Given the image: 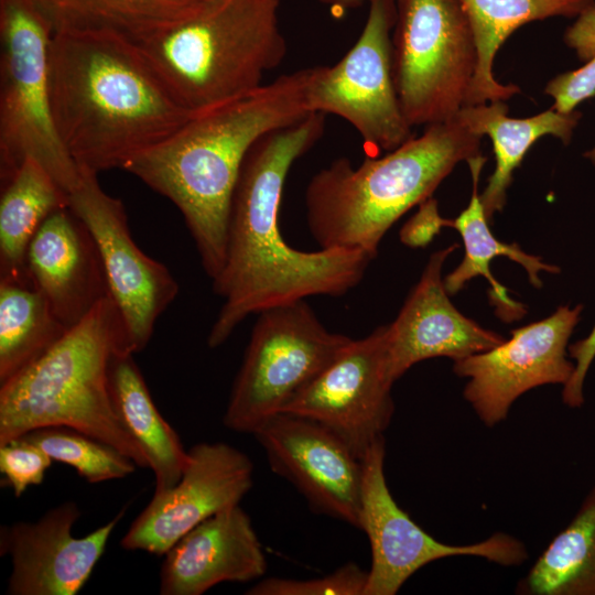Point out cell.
<instances>
[{
    "label": "cell",
    "instance_id": "15",
    "mask_svg": "<svg viewBox=\"0 0 595 595\" xmlns=\"http://www.w3.org/2000/svg\"><path fill=\"white\" fill-rule=\"evenodd\" d=\"M252 484L253 464L245 453L224 442L198 443L188 450L180 480L153 494L120 545L164 555L197 524L239 505Z\"/></svg>",
    "mask_w": 595,
    "mask_h": 595
},
{
    "label": "cell",
    "instance_id": "4",
    "mask_svg": "<svg viewBox=\"0 0 595 595\" xmlns=\"http://www.w3.org/2000/svg\"><path fill=\"white\" fill-rule=\"evenodd\" d=\"M480 140L455 119L426 126L382 156L357 167L338 158L309 181V230L323 249L360 250L372 259L391 226L432 196L462 161L480 153Z\"/></svg>",
    "mask_w": 595,
    "mask_h": 595
},
{
    "label": "cell",
    "instance_id": "25",
    "mask_svg": "<svg viewBox=\"0 0 595 595\" xmlns=\"http://www.w3.org/2000/svg\"><path fill=\"white\" fill-rule=\"evenodd\" d=\"M67 206L68 194L32 158L1 181L0 281L31 284L26 268L29 245L44 220Z\"/></svg>",
    "mask_w": 595,
    "mask_h": 595
},
{
    "label": "cell",
    "instance_id": "10",
    "mask_svg": "<svg viewBox=\"0 0 595 595\" xmlns=\"http://www.w3.org/2000/svg\"><path fill=\"white\" fill-rule=\"evenodd\" d=\"M396 21L394 0H371L355 44L336 64L313 67L306 94L310 112L344 119L377 152L392 151L413 137L393 79Z\"/></svg>",
    "mask_w": 595,
    "mask_h": 595
},
{
    "label": "cell",
    "instance_id": "7",
    "mask_svg": "<svg viewBox=\"0 0 595 595\" xmlns=\"http://www.w3.org/2000/svg\"><path fill=\"white\" fill-rule=\"evenodd\" d=\"M53 32L36 0H0V178L32 158L69 195L82 174L53 119L48 83Z\"/></svg>",
    "mask_w": 595,
    "mask_h": 595
},
{
    "label": "cell",
    "instance_id": "13",
    "mask_svg": "<svg viewBox=\"0 0 595 595\" xmlns=\"http://www.w3.org/2000/svg\"><path fill=\"white\" fill-rule=\"evenodd\" d=\"M583 309L561 305L547 318L512 329L498 346L454 361V374L467 379L463 397L484 425L505 421L524 392L570 380L569 340Z\"/></svg>",
    "mask_w": 595,
    "mask_h": 595
},
{
    "label": "cell",
    "instance_id": "18",
    "mask_svg": "<svg viewBox=\"0 0 595 595\" xmlns=\"http://www.w3.org/2000/svg\"><path fill=\"white\" fill-rule=\"evenodd\" d=\"M456 248L453 244L430 256L398 316L386 324V365L393 383L422 360L448 357L455 361L506 340L462 314L451 302L442 269Z\"/></svg>",
    "mask_w": 595,
    "mask_h": 595
},
{
    "label": "cell",
    "instance_id": "5",
    "mask_svg": "<svg viewBox=\"0 0 595 595\" xmlns=\"http://www.w3.org/2000/svg\"><path fill=\"white\" fill-rule=\"evenodd\" d=\"M117 353L131 351L122 316L107 296L42 356L0 383V444L35 429L68 426L149 468L113 408L109 367Z\"/></svg>",
    "mask_w": 595,
    "mask_h": 595
},
{
    "label": "cell",
    "instance_id": "3",
    "mask_svg": "<svg viewBox=\"0 0 595 595\" xmlns=\"http://www.w3.org/2000/svg\"><path fill=\"white\" fill-rule=\"evenodd\" d=\"M312 75L313 67L302 68L195 111L122 167L182 213L212 281L225 264L230 205L245 158L263 134L311 113Z\"/></svg>",
    "mask_w": 595,
    "mask_h": 595
},
{
    "label": "cell",
    "instance_id": "28",
    "mask_svg": "<svg viewBox=\"0 0 595 595\" xmlns=\"http://www.w3.org/2000/svg\"><path fill=\"white\" fill-rule=\"evenodd\" d=\"M67 331L31 284L0 281V383L36 360Z\"/></svg>",
    "mask_w": 595,
    "mask_h": 595
},
{
    "label": "cell",
    "instance_id": "33",
    "mask_svg": "<svg viewBox=\"0 0 595 595\" xmlns=\"http://www.w3.org/2000/svg\"><path fill=\"white\" fill-rule=\"evenodd\" d=\"M451 219L440 215L437 202L432 196L419 205L416 213L403 225L399 236L404 246L426 247L443 227H450Z\"/></svg>",
    "mask_w": 595,
    "mask_h": 595
},
{
    "label": "cell",
    "instance_id": "26",
    "mask_svg": "<svg viewBox=\"0 0 595 595\" xmlns=\"http://www.w3.org/2000/svg\"><path fill=\"white\" fill-rule=\"evenodd\" d=\"M53 30L109 32L137 44L199 14L205 0H36Z\"/></svg>",
    "mask_w": 595,
    "mask_h": 595
},
{
    "label": "cell",
    "instance_id": "30",
    "mask_svg": "<svg viewBox=\"0 0 595 595\" xmlns=\"http://www.w3.org/2000/svg\"><path fill=\"white\" fill-rule=\"evenodd\" d=\"M368 571L346 563L334 572L311 580L270 577L251 586L249 595H364Z\"/></svg>",
    "mask_w": 595,
    "mask_h": 595
},
{
    "label": "cell",
    "instance_id": "27",
    "mask_svg": "<svg viewBox=\"0 0 595 595\" xmlns=\"http://www.w3.org/2000/svg\"><path fill=\"white\" fill-rule=\"evenodd\" d=\"M516 593L595 595V486L518 583Z\"/></svg>",
    "mask_w": 595,
    "mask_h": 595
},
{
    "label": "cell",
    "instance_id": "12",
    "mask_svg": "<svg viewBox=\"0 0 595 595\" xmlns=\"http://www.w3.org/2000/svg\"><path fill=\"white\" fill-rule=\"evenodd\" d=\"M80 174L78 186L68 195L69 207L96 242L129 349L137 354L148 345L158 318L176 298L178 284L163 263L134 242L122 202L104 191L98 174L86 169H80Z\"/></svg>",
    "mask_w": 595,
    "mask_h": 595
},
{
    "label": "cell",
    "instance_id": "37",
    "mask_svg": "<svg viewBox=\"0 0 595 595\" xmlns=\"http://www.w3.org/2000/svg\"><path fill=\"white\" fill-rule=\"evenodd\" d=\"M583 156L587 159L595 166V145L586 151Z\"/></svg>",
    "mask_w": 595,
    "mask_h": 595
},
{
    "label": "cell",
    "instance_id": "23",
    "mask_svg": "<svg viewBox=\"0 0 595 595\" xmlns=\"http://www.w3.org/2000/svg\"><path fill=\"white\" fill-rule=\"evenodd\" d=\"M477 50V63L465 106L508 100L520 93L515 84H501L494 75L500 46L520 26L553 17L576 18L595 0H458Z\"/></svg>",
    "mask_w": 595,
    "mask_h": 595
},
{
    "label": "cell",
    "instance_id": "1",
    "mask_svg": "<svg viewBox=\"0 0 595 595\" xmlns=\"http://www.w3.org/2000/svg\"><path fill=\"white\" fill-rule=\"evenodd\" d=\"M325 117L311 112L263 134L245 158L230 205L225 264L213 280L223 304L207 337L210 348L251 314L313 295L346 294L374 260L360 250L301 251L280 232L289 171L323 137Z\"/></svg>",
    "mask_w": 595,
    "mask_h": 595
},
{
    "label": "cell",
    "instance_id": "36",
    "mask_svg": "<svg viewBox=\"0 0 595 595\" xmlns=\"http://www.w3.org/2000/svg\"><path fill=\"white\" fill-rule=\"evenodd\" d=\"M317 2L328 7L332 11L335 12H346L358 7H361L365 3H369L371 0H316ZM396 2L400 0H394Z\"/></svg>",
    "mask_w": 595,
    "mask_h": 595
},
{
    "label": "cell",
    "instance_id": "16",
    "mask_svg": "<svg viewBox=\"0 0 595 595\" xmlns=\"http://www.w3.org/2000/svg\"><path fill=\"white\" fill-rule=\"evenodd\" d=\"M271 469L314 511L360 530L364 465L336 434L311 419L281 412L252 433Z\"/></svg>",
    "mask_w": 595,
    "mask_h": 595
},
{
    "label": "cell",
    "instance_id": "17",
    "mask_svg": "<svg viewBox=\"0 0 595 595\" xmlns=\"http://www.w3.org/2000/svg\"><path fill=\"white\" fill-rule=\"evenodd\" d=\"M122 508L107 523L87 536L72 534L82 512L65 501L39 520L17 521L0 530V554L9 555L12 571L10 595H76L89 580L109 538L120 522Z\"/></svg>",
    "mask_w": 595,
    "mask_h": 595
},
{
    "label": "cell",
    "instance_id": "9",
    "mask_svg": "<svg viewBox=\"0 0 595 595\" xmlns=\"http://www.w3.org/2000/svg\"><path fill=\"white\" fill-rule=\"evenodd\" d=\"M477 63L458 0H400L392 37L398 98L410 126L454 120L465 106Z\"/></svg>",
    "mask_w": 595,
    "mask_h": 595
},
{
    "label": "cell",
    "instance_id": "2",
    "mask_svg": "<svg viewBox=\"0 0 595 595\" xmlns=\"http://www.w3.org/2000/svg\"><path fill=\"white\" fill-rule=\"evenodd\" d=\"M52 113L79 169H122L161 142L193 111L185 108L139 44L97 31H54L48 52Z\"/></svg>",
    "mask_w": 595,
    "mask_h": 595
},
{
    "label": "cell",
    "instance_id": "29",
    "mask_svg": "<svg viewBox=\"0 0 595 595\" xmlns=\"http://www.w3.org/2000/svg\"><path fill=\"white\" fill-rule=\"evenodd\" d=\"M24 436L91 484L125 478L138 467L113 446L68 426L40 428Z\"/></svg>",
    "mask_w": 595,
    "mask_h": 595
},
{
    "label": "cell",
    "instance_id": "24",
    "mask_svg": "<svg viewBox=\"0 0 595 595\" xmlns=\"http://www.w3.org/2000/svg\"><path fill=\"white\" fill-rule=\"evenodd\" d=\"M116 413L144 453L154 474V493L174 486L188 458L180 436L158 410L131 353H117L109 367Z\"/></svg>",
    "mask_w": 595,
    "mask_h": 595
},
{
    "label": "cell",
    "instance_id": "22",
    "mask_svg": "<svg viewBox=\"0 0 595 595\" xmlns=\"http://www.w3.org/2000/svg\"><path fill=\"white\" fill-rule=\"evenodd\" d=\"M486 158L482 154L467 161L473 180L468 206L455 218L450 227L455 228L464 244L465 255L461 263L444 278V286L450 295L459 292L473 278L482 275L490 284L488 298L496 309V315L506 323L518 321L527 313L526 306L508 296L507 289L491 274L489 264L495 257H507L520 264L527 272L529 282L537 289L542 286L540 273H559L560 268L547 263L539 256H532L513 244L499 241L489 229L478 193V181Z\"/></svg>",
    "mask_w": 595,
    "mask_h": 595
},
{
    "label": "cell",
    "instance_id": "19",
    "mask_svg": "<svg viewBox=\"0 0 595 595\" xmlns=\"http://www.w3.org/2000/svg\"><path fill=\"white\" fill-rule=\"evenodd\" d=\"M26 268L31 285L67 329L110 296L96 242L69 206L41 225L29 245Z\"/></svg>",
    "mask_w": 595,
    "mask_h": 595
},
{
    "label": "cell",
    "instance_id": "11",
    "mask_svg": "<svg viewBox=\"0 0 595 595\" xmlns=\"http://www.w3.org/2000/svg\"><path fill=\"white\" fill-rule=\"evenodd\" d=\"M385 456L382 437L363 458L360 530L371 549L364 595H394L418 570L445 558L477 556L501 566H518L528 559L526 545L505 532L465 545L446 544L430 536L393 499L385 476Z\"/></svg>",
    "mask_w": 595,
    "mask_h": 595
},
{
    "label": "cell",
    "instance_id": "14",
    "mask_svg": "<svg viewBox=\"0 0 595 595\" xmlns=\"http://www.w3.org/2000/svg\"><path fill=\"white\" fill-rule=\"evenodd\" d=\"M386 365V325L350 344L282 412L322 424L363 459L394 412Z\"/></svg>",
    "mask_w": 595,
    "mask_h": 595
},
{
    "label": "cell",
    "instance_id": "34",
    "mask_svg": "<svg viewBox=\"0 0 595 595\" xmlns=\"http://www.w3.org/2000/svg\"><path fill=\"white\" fill-rule=\"evenodd\" d=\"M567 353L574 359V371L563 386L562 401L576 409L584 404V382L595 358V325L586 337L569 345Z\"/></svg>",
    "mask_w": 595,
    "mask_h": 595
},
{
    "label": "cell",
    "instance_id": "8",
    "mask_svg": "<svg viewBox=\"0 0 595 595\" xmlns=\"http://www.w3.org/2000/svg\"><path fill=\"white\" fill-rule=\"evenodd\" d=\"M353 340L329 332L304 300L258 313L224 425L253 433L309 386Z\"/></svg>",
    "mask_w": 595,
    "mask_h": 595
},
{
    "label": "cell",
    "instance_id": "6",
    "mask_svg": "<svg viewBox=\"0 0 595 595\" xmlns=\"http://www.w3.org/2000/svg\"><path fill=\"white\" fill-rule=\"evenodd\" d=\"M279 0H219L139 46L188 110L195 112L262 85L286 53Z\"/></svg>",
    "mask_w": 595,
    "mask_h": 595
},
{
    "label": "cell",
    "instance_id": "38",
    "mask_svg": "<svg viewBox=\"0 0 595 595\" xmlns=\"http://www.w3.org/2000/svg\"><path fill=\"white\" fill-rule=\"evenodd\" d=\"M207 2H216V1H219V0H205Z\"/></svg>",
    "mask_w": 595,
    "mask_h": 595
},
{
    "label": "cell",
    "instance_id": "31",
    "mask_svg": "<svg viewBox=\"0 0 595 595\" xmlns=\"http://www.w3.org/2000/svg\"><path fill=\"white\" fill-rule=\"evenodd\" d=\"M53 459L24 435L0 444L1 485L20 497L31 486L41 485Z\"/></svg>",
    "mask_w": 595,
    "mask_h": 595
},
{
    "label": "cell",
    "instance_id": "20",
    "mask_svg": "<svg viewBox=\"0 0 595 595\" xmlns=\"http://www.w3.org/2000/svg\"><path fill=\"white\" fill-rule=\"evenodd\" d=\"M267 560L251 519L239 506L204 520L164 554L161 595H202L224 582L260 578Z\"/></svg>",
    "mask_w": 595,
    "mask_h": 595
},
{
    "label": "cell",
    "instance_id": "21",
    "mask_svg": "<svg viewBox=\"0 0 595 595\" xmlns=\"http://www.w3.org/2000/svg\"><path fill=\"white\" fill-rule=\"evenodd\" d=\"M504 100H496L464 106L454 118L472 133L480 138L487 136L493 142L495 169L479 194L489 224L495 214L504 209L513 172L530 148L545 136L569 144L582 117L577 110L562 113L550 108L532 117L512 118Z\"/></svg>",
    "mask_w": 595,
    "mask_h": 595
},
{
    "label": "cell",
    "instance_id": "35",
    "mask_svg": "<svg viewBox=\"0 0 595 595\" xmlns=\"http://www.w3.org/2000/svg\"><path fill=\"white\" fill-rule=\"evenodd\" d=\"M563 41L583 63L595 56V3L576 17L566 29Z\"/></svg>",
    "mask_w": 595,
    "mask_h": 595
},
{
    "label": "cell",
    "instance_id": "32",
    "mask_svg": "<svg viewBox=\"0 0 595 595\" xmlns=\"http://www.w3.org/2000/svg\"><path fill=\"white\" fill-rule=\"evenodd\" d=\"M544 94L554 102L552 108L570 113L588 98L595 96V56L577 69L565 72L548 82Z\"/></svg>",
    "mask_w": 595,
    "mask_h": 595
}]
</instances>
